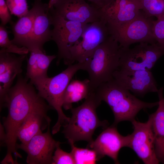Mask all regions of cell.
Returning <instances> with one entry per match:
<instances>
[{
  "instance_id": "1",
  "label": "cell",
  "mask_w": 164,
  "mask_h": 164,
  "mask_svg": "<svg viewBox=\"0 0 164 164\" xmlns=\"http://www.w3.org/2000/svg\"><path fill=\"white\" fill-rule=\"evenodd\" d=\"M17 77L15 84L7 95L4 105L7 108L8 113L7 117L3 118L7 152L1 162L2 164L18 163L17 158L22 157L16 148L17 134L20 126L30 113L48 104L25 77L21 74Z\"/></svg>"
},
{
  "instance_id": "2",
  "label": "cell",
  "mask_w": 164,
  "mask_h": 164,
  "mask_svg": "<svg viewBox=\"0 0 164 164\" xmlns=\"http://www.w3.org/2000/svg\"><path fill=\"white\" fill-rule=\"evenodd\" d=\"M95 91L101 101L106 102L112 111L114 118L112 125L115 126L124 121L131 122L141 110L159 104L158 101L150 103L139 99L113 78L101 84Z\"/></svg>"
},
{
  "instance_id": "3",
  "label": "cell",
  "mask_w": 164,
  "mask_h": 164,
  "mask_svg": "<svg viewBox=\"0 0 164 164\" xmlns=\"http://www.w3.org/2000/svg\"><path fill=\"white\" fill-rule=\"evenodd\" d=\"M101 101L95 90L81 105L71 109V117L62 132L69 143L84 141L89 143L93 140L92 136L97 128L108 127V121H101L97 114L96 109Z\"/></svg>"
},
{
  "instance_id": "4",
  "label": "cell",
  "mask_w": 164,
  "mask_h": 164,
  "mask_svg": "<svg viewBox=\"0 0 164 164\" xmlns=\"http://www.w3.org/2000/svg\"><path fill=\"white\" fill-rule=\"evenodd\" d=\"M86 61L68 65L66 69L56 76L39 80L33 84L39 95L57 112L58 119L52 128L53 135L58 132L61 127L66 125L69 121L70 118L65 114L62 110L64 94L76 72L80 70H86Z\"/></svg>"
},
{
  "instance_id": "5",
  "label": "cell",
  "mask_w": 164,
  "mask_h": 164,
  "mask_svg": "<svg viewBox=\"0 0 164 164\" xmlns=\"http://www.w3.org/2000/svg\"><path fill=\"white\" fill-rule=\"evenodd\" d=\"M120 56L119 44L109 35L86 60V71L94 90L113 78L114 73L119 69Z\"/></svg>"
},
{
  "instance_id": "6",
  "label": "cell",
  "mask_w": 164,
  "mask_h": 164,
  "mask_svg": "<svg viewBox=\"0 0 164 164\" xmlns=\"http://www.w3.org/2000/svg\"><path fill=\"white\" fill-rule=\"evenodd\" d=\"M142 11L134 19L117 26L107 25L109 35L118 42L120 47L127 48L132 44L156 43L153 32L154 20Z\"/></svg>"
},
{
  "instance_id": "7",
  "label": "cell",
  "mask_w": 164,
  "mask_h": 164,
  "mask_svg": "<svg viewBox=\"0 0 164 164\" xmlns=\"http://www.w3.org/2000/svg\"><path fill=\"white\" fill-rule=\"evenodd\" d=\"M53 8L50 9L53 26L51 40L55 42L58 48L57 63L63 59L68 65L70 49L80 39L87 24L66 20L56 14Z\"/></svg>"
},
{
  "instance_id": "8",
  "label": "cell",
  "mask_w": 164,
  "mask_h": 164,
  "mask_svg": "<svg viewBox=\"0 0 164 164\" xmlns=\"http://www.w3.org/2000/svg\"><path fill=\"white\" fill-rule=\"evenodd\" d=\"M164 54V47L156 43H139L132 48L120 47L118 69L151 71Z\"/></svg>"
},
{
  "instance_id": "9",
  "label": "cell",
  "mask_w": 164,
  "mask_h": 164,
  "mask_svg": "<svg viewBox=\"0 0 164 164\" xmlns=\"http://www.w3.org/2000/svg\"><path fill=\"white\" fill-rule=\"evenodd\" d=\"M109 35L106 24L100 20L87 24L77 42L70 48L68 65L75 61L83 62Z\"/></svg>"
},
{
  "instance_id": "10",
  "label": "cell",
  "mask_w": 164,
  "mask_h": 164,
  "mask_svg": "<svg viewBox=\"0 0 164 164\" xmlns=\"http://www.w3.org/2000/svg\"><path fill=\"white\" fill-rule=\"evenodd\" d=\"M132 123L133 131L130 135L129 148L132 149L145 164H158L159 162L156 155L154 138L151 121L142 122L135 119Z\"/></svg>"
},
{
  "instance_id": "11",
  "label": "cell",
  "mask_w": 164,
  "mask_h": 164,
  "mask_svg": "<svg viewBox=\"0 0 164 164\" xmlns=\"http://www.w3.org/2000/svg\"><path fill=\"white\" fill-rule=\"evenodd\" d=\"M50 125L46 132L37 134L25 144H17V149H21L26 153L27 164H52L53 153L61 143L52 137Z\"/></svg>"
},
{
  "instance_id": "12",
  "label": "cell",
  "mask_w": 164,
  "mask_h": 164,
  "mask_svg": "<svg viewBox=\"0 0 164 164\" xmlns=\"http://www.w3.org/2000/svg\"><path fill=\"white\" fill-rule=\"evenodd\" d=\"M104 129L95 140L88 143L87 147L96 152L99 160L107 156L115 164H119V152L123 147H129L130 135H121L118 132L116 126L113 125Z\"/></svg>"
},
{
  "instance_id": "13",
  "label": "cell",
  "mask_w": 164,
  "mask_h": 164,
  "mask_svg": "<svg viewBox=\"0 0 164 164\" xmlns=\"http://www.w3.org/2000/svg\"><path fill=\"white\" fill-rule=\"evenodd\" d=\"M98 9L100 19L113 26L130 21L142 12L141 0H113Z\"/></svg>"
},
{
  "instance_id": "14",
  "label": "cell",
  "mask_w": 164,
  "mask_h": 164,
  "mask_svg": "<svg viewBox=\"0 0 164 164\" xmlns=\"http://www.w3.org/2000/svg\"><path fill=\"white\" fill-rule=\"evenodd\" d=\"M113 79L135 95L143 97L150 92H157V84L151 71L118 69Z\"/></svg>"
},
{
  "instance_id": "15",
  "label": "cell",
  "mask_w": 164,
  "mask_h": 164,
  "mask_svg": "<svg viewBox=\"0 0 164 164\" xmlns=\"http://www.w3.org/2000/svg\"><path fill=\"white\" fill-rule=\"evenodd\" d=\"M53 8L56 14L67 21L88 24L100 20L99 9L85 0H59Z\"/></svg>"
},
{
  "instance_id": "16",
  "label": "cell",
  "mask_w": 164,
  "mask_h": 164,
  "mask_svg": "<svg viewBox=\"0 0 164 164\" xmlns=\"http://www.w3.org/2000/svg\"><path fill=\"white\" fill-rule=\"evenodd\" d=\"M35 9L33 29L27 49L29 51L34 49L44 50L43 46L47 42L51 40V14L48 3L41 0H34Z\"/></svg>"
},
{
  "instance_id": "17",
  "label": "cell",
  "mask_w": 164,
  "mask_h": 164,
  "mask_svg": "<svg viewBox=\"0 0 164 164\" xmlns=\"http://www.w3.org/2000/svg\"><path fill=\"white\" fill-rule=\"evenodd\" d=\"M26 55L17 56L11 53L0 52V110L15 78L22 72V64Z\"/></svg>"
},
{
  "instance_id": "18",
  "label": "cell",
  "mask_w": 164,
  "mask_h": 164,
  "mask_svg": "<svg viewBox=\"0 0 164 164\" xmlns=\"http://www.w3.org/2000/svg\"><path fill=\"white\" fill-rule=\"evenodd\" d=\"M50 108L47 104L35 110L25 119L17 134L18 139L21 143L28 142L50 125L51 119L47 116V112Z\"/></svg>"
},
{
  "instance_id": "19",
  "label": "cell",
  "mask_w": 164,
  "mask_h": 164,
  "mask_svg": "<svg viewBox=\"0 0 164 164\" xmlns=\"http://www.w3.org/2000/svg\"><path fill=\"white\" fill-rule=\"evenodd\" d=\"M25 77L33 85L36 81L48 77L47 72L55 55H47L44 50L34 49L29 51Z\"/></svg>"
},
{
  "instance_id": "20",
  "label": "cell",
  "mask_w": 164,
  "mask_h": 164,
  "mask_svg": "<svg viewBox=\"0 0 164 164\" xmlns=\"http://www.w3.org/2000/svg\"><path fill=\"white\" fill-rule=\"evenodd\" d=\"M163 87L157 93L159 99L158 107L156 111L149 117L153 134L156 155L159 162L164 163V97Z\"/></svg>"
},
{
  "instance_id": "21",
  "label": "cell",
  "mask_w": 164,
  "mask_h": 164,
  "mask_svg": "<svg viewBox=\"0 0 164 164\" xmlns=\"http://www.w3.org/2000/svg\"><path fill=\"white\" fill-rule=\"evenodd\" d=\"M35 13V7L32 5L26 15L19 18L15 22H11L14 35L11 41L13 43L27 48L32 32Z\"/></svg>"
},
{
  "instance_id": "22",
  "label": "cell",
  "mask_w": 164,
  "mask_h": 164,
  "mask_svg": "<svg viewBox=\"0 0 164 164\" xmlns=\"http://www.w3.org/2000/svg\"><path fill=\"white\" fill-rule=\"evenodd\" d=\"M90 80H73L68 85L64 93L63 107L66 110L71 109L72 104L85 99L93 91Z\"/></svg>"
},
{
  "instance_id": "23",
  "label": "cell",
  "mask_w": 164,
  "mask_h": 164,
  "mask_svg": "<svg viewBox=\"0 0 164 164\" xmlns=\"http://www.w3.org/2000/svg\"><path fill=\"white\" fill-rule=\"evenodd\" d=\"M9 32L5 27L0 26V52L15 53L19 55H27L29 52L26 47H20L13 43L9 39Z\"/></svg>"
},
{
  "instance_id": "24",
  "label": "cell",
  "mask_w": 164,
  "mask_h": 164,
  "mask_svg": "<svg viewBox=\"0 0 164 164\" xmlns=\"http://www.w3.org/2000/svg\"><path fill=\"white\" fill-rule=\"evenodd\" d=\"M75 163L96 164L99 160L96 152L92 149L78 148L72 142L69 143Z\"/></svg>"
},
{
  "instance_id": "25",
  "label": "cell",
  "mask_w": 164,
  "mask_h": 164,
  "mask_svg": "<svg viewBox=\"0 0 164 164\" xmlns=\"http://www.w3.org/2000/svg\"><path fill=\"white\" fill-rule=\"evenodd\" d=\"M142 11L147 16H164V0H141Z\"/></svg>"
},
{
  "instance_id": "26",
  "label": "cell",
  "mask_w": 164,
  "mask_h": 164,
  "mask_svg": "<svg viewBox=\"0 0 164 164\" xmlns=\"http://www.w3.org/2000/svg\"><path fill=\"white\" fill-rule=\"evenodd\" d=\"M11 15L19 18L26 15L29 12L26 0H5Z\"/></svg>"
},
{
  "instance_id": "27",
  "label": "cell",
  "mask_w": 164,
  "mask_h": 164,
  "mask_svg": "<svg viewBox=\"0 0 164 164\" xmlns=\"http://www.w3.org/2000/svg\"><path fill=\"white\" fill-rule=\"evenodd\" d=\"M56 147L52 158V164H74L75 161L72 153L66 152L60 147Z\"/></svg>"
},
{
  "instance_id": "28",
  "label": "cell",
  "mask_w": 164,
  "mask_h": 164,
  "mask_svg": "<svg viewBox=\"0 0 164 164\" xmlns=\"http://www.w3.org/2000/svg\"><path fill=\"white\" fill-rule=\"evenodd\" d=\"M153 32L156 43L164 47V16L154 21Z\"/></svg>"
},
{
  "instance_id": "29",
  "label": "cell",
  "mask_w": 164,
  "mask_h": 164,
  "mask_svg": "<svg viewBox=\"0 0 164 164\" xmlns=\"http://www.w3.org/2000/svg\"><path fill=\"white\" fill-rule=\"evenodd\" d=\"M5 0H0V18L1 24L5 26L11 22V15Z\"/></svg>"
},
{
  "instance_id": "30",
  "label": "cell",
  "mask_w": 164,
  "mask_h": 164,
  "mask_svg": "<svg viewBox=\"0 0 164 164\" xmlns=\"http://www.w3.org/2000/svg\"><path fill=\"white\" fill-rule=\"evenodd\" d=\"M92 3V5L97 9L100 8L104 5V0H87Z\"/></svg>"
},
{
  "instance_id": "31",
  "label": "cell",
  "mask_w": 164,
  "mask_h": 164,
  "mask_svg": "<svg viewBox=\"0 0 164 164\" xmlns=\"http://www.w3.org/2000/svg\"><path fill=\"white\" fill-rule=\"evenodd\" d=\"M6 133L5 128L3 125L0 124V141L1 143L5 144L6 140Z\"/></svg>"
},
{
  "instance_id": "32",
  "label": "cell",
  "mask_w": 164,
  "mask_h": 164,
  "mask_svg": "<svg viewBox=\"0 0 164 164\" xmlns=\"http://www.w3.org/2000/svg\"><path fill=\"white\" fill-rule=\"evenodd\" d=\"M59 0H49L48 3L49 9H51L53 8L54 5Z\"/></svg>"
},
{
  "instance_id": "33",
  "label": "cell",
  "mask_w": 164,
  "mask_h": 164,
  "mask_svg": "<svg viewBox=\"0 0 164 164\" xmlns=\"http://www.w3.org/2000/svg\"><path fill=\"white\" fill-rule=\"evenodd\" d=\"M112 0H104V5L109 3V2H110L111 1H112Z\"/></svg>"
}]
</instances>
